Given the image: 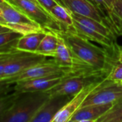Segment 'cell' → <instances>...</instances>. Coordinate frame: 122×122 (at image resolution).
I'll return each mask as SVG.
<instances>
[{"label":"cell","instance_id":"27","mask_svg":"<svg viewBox=\"0 0 122 122\" xmlns=\"http://www.w3.org/2000/svg\"><path fill=\"white\" fill-rule=\"evenodd\" d=\"M39 5L44 9L49 14H50V11L51 8L57 4L58 3L55 0H36Z\"/></svg>","mask_w":122,"mask_h":122},{"label":"cell","instance_id":"9","mask_svg":"<svg viewBox=\"0 0 122 122\" xmlns=\"http://www.w3.org/2000/svg\"><path fill=\"white\" fill-rule=\"evenodd\" d=\"M68 10L73 14L92 18L109 26L115 34L112 23L106 14L91 0H64ZM116 35V34H115ZM117 36V35H116Z\"/></svg>","mask_w":122,"mask_h":122},{"label":"cell","instance_id":"15","mask_svg":"<svg viewBox=\"0 0 122 122\" xmlns=\"http://www.w3.org/2000/svg\"><path fill=\"white\" fill-rule=\"evenodd\" d=\"M74 24L76 34L85 37L89 41H93L101 44L108 51L112 50L113 54H114L115 49L117 46L115 39L107 37L103 34L88 28L87 26H84V24L78 22L74 19Z\"/></svg>","mask_w":122,"mask_h":122},{"label":"cell","instance_id":"20","mask_svg":"<svg viewBox=\"0 0 122 122\" xmlns=\"http://www.w3.org/2000/svg\"><path fill=\"white\" fill-rule=\"evenodd\" d=\"M21 36H22L21 34L13 30L0 33V51L15 49Z\"/></svg>","mask_w":122,"mask_h":122},{"label":"cell","instance_id":"11","mask_svg":"<svg viewBox=\"0 0 122 122\" xmlns=\"http://www.w3.org/2000/svg\"><path fill=\"white\" fill-rule=\"evenodd\" d=\"M104 80L98 81L88 85L79 93H77L75 96H74L59 111V112L54 117L52 122H69L70 118L76 112V111H77L81 107L82 104L86 97L90 94V93L96 88H97Z\"/></svg>","mask_w":122,"mask_h":122},{"label":"cell","instance_id":"32","mask_svg":"<svg viewBox=\"0 0 122 122\" xmlns=\"http://www.w3.org/2000/svg\"><path fill=\"white\" fill-rule=\"evenodd\" d=\"M11 29H10L8 27H6V26H4L0 25V33L5 32V31H11Z\"/></svg>","mask_w":122,"mask_h":122},{"label":"cell","instance_id":"29","mask_svg":"<svg viewBox=\"0 0 122 122\" xmlns=\"http://www.w3.org/2000/svg\"><path fill=\"white\" fill-rule=\"evenodd\" d=\"M91 1H92L97 6H98L109 17V9H108L107 4L104 2V0H91Z\"/></svg>","mask_w":122,"mask_h":122},{"label":"cell","instance_id":"8","mask_svg":"<svg viewBox=\"0 0 122 122\" xmlns=\"http://www.w3.org/2000/svg\"><path fill=\"white\" fill-rule=\"evenodd\" d=\"M58 36L57 48L54 58V61L60 66L67 68L80 73H86L96 71L80 60L69 47L63 37L56 33Z\"/></svg>","mask_w":122,"mask_h":122},{"label":"cell","instance_id":"6","mask_svg":"<svg viewBox=\"0 0 122 122\" xmlns=\"http://www.w3.org/2000/svg\"><path fill=\"white\" fill-rule=\"evenodd\" d=\"M0 7L7 26L10 29L17 31L22 35L46 31L39 24L15 9L6 1L0 4Z\"/></svg>","mask_w":122,"mask_h":122},{"label":"cell","instance_id":"14","mask_svg":"<svg viewBox=\"0 0 122 122\" xmlns=\"http://www.w3.org/2000/svg\"><path fill=\"white\" fill-rule=\"evenodd\" d=\"M114 103L88 105L79 108L70 118L69 122H97L113 106Z\"/></svg>","mask_w":122,"mask_h":122},{"label":"cell","instance_id":"2","mask_svg":"<svg viewBox=\"0 0 122 122\" xmlns=\"http://www.w3.org/2000/svg\"><path fill=\"white\" fill-rule=\"evenodd\" d=\"M49 97L46 92L18 93L11 105L0 116V122H31Z\"/></svg>","mask_w":122,"mask_h":122},{"label":"cell","instance_id":"19","mask_svg":"<svg viewBox=\"0 0 122 122\" xmlns=\"http://www.w3.org/2000/svg\"><path fill=\"white\" fill-rule=\"evenodd\" d=\"M58 44V36L55 32L48 31L42 39L36 53L45 56L54 57L56 51Z\"/></svg>","mask_w":122,"mask_h":122},{"label":"cell","instance_id":"7","mask_svg":"<svg viewBox=\"0 0 122 122\" xmlns=\"http://www.w3.org/2000/svg\"><path fill=\"white\" fill-rule=\"evenodd\" d=\"M122 97V85L121 82L112 81L105 79L97 88L90 93L81 107L88 105L114 103Z\"/></svg>","mask_w":122,"mask_h":122},{"label":"cell","instance_id":"26","mask_svg":"<svg viewBox=\"0 0 122 122\" xmlns=\"http://www.w3.org/2000/svg\"><path fill=\"white\" fill-rule=\"evenodd\" d=\"M14 92V84H9L4 80H0V95Z\"/></svg>","mask_w":122,"mask_h":122},{"label":"cell","instance_id":"25","mask_svg":"<svg viewBox=\"0 0 122 122\" xmlns=\"http://www.w3.org/2000/svg\"><path fill=\"white\" fill-rule=\"evenodd\" d=\"M18 95V92H12L0 95V116L11 105Z\"/></svg>","mask_w":122,"mask_h":122},{"label":"cell","instance_id":"31","mask_svg":"<svg viewBox=\"0 0 122 122\" xmlns=\"http://www.w3.org/2000/svg\"><path fill=\"white\" fill-rule=\"evenodd\" d=\"M0 25L1 26H6V27H8L7 26V24H6V22L3 16V14H2V11H1V9L0 7ZM9 28V27H8Z\"/></svg>","mask_w":122,"mask_h":122},{"label":"cell","instance_id":"34","mask_svg":"<svg viewBox=\"0 0 122 122\" xmlns=\"http://www.w3.org/2000/svg\"><path fill=\"white\" fill-rule=\"evenodd\" d=\"M5 1V0H0V4H1V3H4Z\"/></svg>","mask_w":122,"mask_h":122},{"label":"cell","instance_id":"4","mask_svg":"<svg viewBox=\"0 0 122 122\" xmlns=\"http://www.w3.org/2000/svg\"><path fill=\"white\" fill-rule=\"evenodd\" d=\"M15 9L39 24L46 31L60 33L62 29L58 21L38 3L31 0H5Z\"/></svg>","mask_w":122,"mask_h":122},{"label":"cell","instance_id":"28","mask_svg":"<svg viewBox=\"0 0 122 122\" xmlns=\"http://www.w3.org/2000/svg\"><path fill=\"white\" fill-rule=\"evenodd\" d=\"M104 2L107 4V6H108V9H109V18L110 19L112 23V25H113V27H114V31H115V34L117 35V33H116V30H115V27H114V0H104Z\"/></svg>","mask_w":122,"mask_h":122},{"label":"cell","instance_id":"21","mask_svg":"<svg viewBox=\"0 0 122 122\" xmlns=\"http://www.w3.org/2000/svg\"><path fill=\"white\" fill-rule=\"evenodd\" d=\"M97 122H122V97L115 102L112 108Z\"/></svg>","mask_w":122,"mask_h":122},{"label":"cell","instance_id":"35","mask_svg":"<svg viewBox=\"0 0 122 122\" xmlns=\"http://www.w3.org/2000/svg\"><path fill=\"white\" fill-rule=\"evenodd\" d=\"M31 1H34V2H36V3H38L36 0H31ZM38 4H39V3H38Z\"/></svg>","mask_w":122,"mask_h":122},{"label":"cell","instance_id":"5","mask_svg":"<svg viewBox=\"0 0 122 122\" xmlns=\"http://www.w3.org/2000/svg\"><path fill=\"white\" fill-rule=\"evenodd\" d=\"M80 74H83V73L77 72L70 69L61 67L59 66L54 61V59H52V60H46L45 61L39 64L36 66H34L16 76L4 80L9 84H15L18 81H24L31 79H35V78L46 77L49 76L76 75Z\"/></svg>","mask_w":122,"mask_h":122},{"label":"cell","instance_id":"13","mask_svg":"<svg viewBox=\"0 0 122 122\" xmlns=\"http://www.w3.org/2000/svg\"><path fill=\"white\" fill-rule=\"evenodd\" d=\"M65 76H49L18 81L14 84V91L18 93L46 92L60 83Z\"/></svg>","mask_w":122,"mask_h":122},{"label":"cell","instance_id":"16","mask_svg":"<svg viewBox=\"0 0 122 122\" xmlns=\"http://www.w3.org/2000/svg\"><path fill=\"white\" fill-rule=\"evenodd\" d=\"M46 31H43L29 33L21 36L16 42V49L24 52L36 53V51L42 39L46 35Z\"/></svg>","mask_w":122,"mask_h":122},{"label":"cell","instance_id":"3","mask_svg":"<svg viewBox=\"0 0 122 122\" xmlns=\"http://www.w3.org/2000/svg\"><path fill=\"white\" fill-rule=\"evenodd\" d=\"M108 74L103 71H92L66 76L60 83L46 92L49 96L67 95L74 97L88 85L98 81L104 80Z\"/></svg>","mask_w":122,"mask_h":122},{"label":"cell","instance_id":"33","mask_svg":"<svg viewBox=\"0 0 122 122\" xmlns=\"http://www.w3.org/2000/svg\"><path fill=\"white\" fill-rule=\"evenodd\" d=\"M59 4H60V5H62V6H65L66 7V6H65V4H64V0H55Z\"/></svg>","mask_w":122,"mask_h":122},{"label":"cell","instance_id":"18","mask_svg":"<svg viewBox=\"0 0 122 122\" xmlns=\"http://www.w3.org/2000/svg\"><path fill=\"white\" fill-rule=\"evenodd\" d=\"M71 14L72 18L74 20L77 21L78 22L84 24V26H87L88 28H89L94 31H96L103 34L104 36H105L107 37H109V38L116 40L117 36L115 35L114 31L109 26L105 25L104 24H103L97 20L89 18V17L81 16V15L73 14V13H71Z\"/></svg>","mask_w":122,"mask_h":122},{"label":"cell","instance_id":"24","mask_svg":"<svg viewBox=\"0 0 122 122\" xmlns=\"http://www.w3.org/2000/svg\"><path fill=\"white\" fill-rule=\"evenodd\" d=\"M107 79L112 81L121 82L122 81V62L114 60L111 69L107 74Z\"/></svg>","mask_w":122,"mask_h":122},{"label":"cell","instance_id":"10","mask_svg":"<svg viewBox=\"0 0 122 122\" xmlns=\"http://www.w3.org/2000/svg\"><path fill=\"white\" fill-rule=\"evenodd\" d=\"M46 60H47L46 56L44 55L36 53L21 51L6 66L2 78L0 80H4L16 76L29 68L45 61Z\"/></svg>","mask_w":122,"mask_h":122},{"label":"cell","instance_id":"36","mask_svg":"<svg viewBox=\"0 0 122 122\" xmlns=\"http://www.w3.org/2000/svg\"><path fill=\"white\" fill-rule=\"evenodd\" d=\"M121 84H122V81H121Z\"/></svg>","mask_w":122,"mask_h":122},{"label":"cell","instance_id":"12","mask_svg":"<svg viewBox=\"0 0 122 122\" xmlns=\"http://www.w3.org/2000/svg\"><path fill=\"white\" fill-rule=\"evenodd\" d=\"M72 97L67 95L49 96L33 117L31 122H52L59 111Z\"/></svg>","mask_w":122,"mask_h":122},{"label":"cell","instance_id":"1","mask_svg":"<svg viewBox=\"0 0 122 122\" xmlns=\"http://www.w3.org/2000/svg\"><path fill=\"white\" fill-rule=\"evenodd\" d=\"M58 34L80 60L96 71L109 72L115 59L107 49L95 46L89 39L76 33L61 31Z\"/></svg>","mask_w":122,"mask_h":122},{"label":"cell","instance_id":"17","mask_svg":"<svg viewBox=\"0 0 122 122\" xmlns=\"http://www.w3.org/2000/svg\"><path fill=\"white\" fill-rule=\"evenodd\" d=\"M50 14L60 24L62 31L76 33L74 19L71 16V12L67 8L57 4L51 8Z\"/></svg>","mask_w":122,"mask_h":122},{"label":"cell","instance_id":"22","mask_svg":"<svg viewBox=\"0 0 122 122\" xmlns=\"http://www.w3.org/2000/svg\"><path fill=\"white\" fill-rule=\"evenodd\" d=\"M20 52H21V51H19L16 48L9 49V50H6V51H0V79L2 78L4 71L6 66Z\"/></svg>","mask_w":122,"mask_h":122},{"label":"cell","instance_id":"23","mask_svg":"<svg viewBox=\"0 0 122 122\" xmlns=\"http://www.w3.org/2000/svg\"><path fill=\"white\" fill-rule=\"evenodd\" d=\"M114 27L117 36L122 35V0H114Z\"/></svg>","mask_w":122,"mask_h":122},{"label":"cell","instance_id":"30","mask_svg":"<svg viewBox=\"0 0 122 122\" xmlns=\"http://www.w3.org/2000/svg\"><path fill=\"white\" fill-rule=\"evenodd\" d=\"M114 59L118 61L122 62V46H119L117 44L115 51H114Z\"/></svg>","mask_w":122,"mask_h":122}]
</instances>
